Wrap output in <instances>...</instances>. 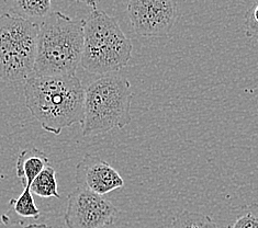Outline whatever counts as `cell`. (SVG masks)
Here are the masks:
<instances>
[{
	"label": "cell",
	"instance_id": "17",
	"mask_svg": "<svg viewBox=\"0 0 258 228\" xmlns=\"http://www.w3.org/2000/svg\"><path fill=\"white\" fill-rule=\"evenodd\" d=\"M24 228H53V227L45 225V224H30Z\"/></svg>",
	"mask_w": 258,
	"mask_h": 228
},
{
	"label": "cell",
	"instance_id": "5",
	"mask_svg": "<svg viewBox=\"0 0 258 228\" xmlns=\"http://www.w3.org/2000/svg\"><path fill=\"white\" fill-rule=\"evenodd\" d=\"M40 24L11 14L0 15V80L26 82L33 75Z\"/></svg>",
	"mask_w": 258,
	"mask_h": 228
},
{
	"label": "cell",
	"instance_id": "11",
	"mask_svg": "<svg viewBox=\"0 0 258 228\" xmlns=\"http://www.w3.org/2000/svg\"><path fill=\"white\" fill-rule=\"evenodd\" d=\"M30 190L35 195L41 198H56L59 199L60 195L57 191V181H56V171L51 166L43 170L41 174L36 177Z\"/></svg>",
	"mask_w": 258,
	"mask_h": 228
},
{
	"label": "cell",
	"instance_id": "2",
	"mask_svg": "<svg viewBox=\"0 0 258 228\" xmlns=\"http://www.w3.org/2000/svg\"><path fill=\"white\" fill-rule=\"evenodd\" d=\"M84 51V20L52 11L40 24L32 76H72Z\"/></svg>",
	"mask_w": 258,
	"mask_h": 228
},
{
	"label": "cell",
	"instance_id": "15",
	"mask_svg": "<svg viewBox=\"0 0 258 228\" xmlns=\"http://www.w3.org/2000/svg\"><path fill=\"white\" fill-rule=\"evenodd\" d=\"M244 29L247 36L258 42V0L245 12Z\"/></svg>",
	"mask_w": 258,
	"mask_h": 228
},
{
	"label": "cell",
	"instance_id": "14",
	"mask_svg": "<svg viewBox=\"0 0 258 228\" xmlns=\"http://www.w3.org/2000/svg\"><path fill=\"white\" fill-rule=\"evenodd\" d=\"M227 228H258V204H251L245 206L242 213Z\"/></svg>",
	"mask_w": 258,
	"mask_h": 228
},
{
	"label": "cell",
	"instance_id": "6",
	"mask_svg": "<svg viewBox=\"0 0 258 228\" xmlns=\"http://www.w3.org/2000/svg\"><path fill=\"white\" fill-rule=\"evenodd\" d=\"M118 217V208L102 195L77 187L67 198V228H104Z\"/></svg>",
	"mask_w": 258,
	"mask_h": 228
},
{
	"label": "cell",
	"instance_id": "12",
	"mask_svg": "<svg viewBox=\"0 0 258 228\" xmlns=\"http://www.w3.org/2000/svg\"><path fill=\"white\" fill-rule=\"evenodd\" d=\"M168 228H218V225L208 215L185 211L173 218Z\"/></svg>",
	"mask_w": 258,
	"mask_h": 228
},
{
	"label": "cell",
	"instance_id": "7",
	"mask_svg": "<svg viewBox=\"0 0 258 228\" xmlns=\"http://www.w3.org/2000/svg\"><path fill=\"white\" fill-rule=\"evenodd\" d=\"M127 15L138 35L166 38L178 19L177 0H128Z\"/></svg>",
	"mask_w": 258,
	"mask_h": 228
},
{
	"label": "cell",
	"instance_id": "10",
	"mask_svg": "<svg viewBox=\"0 0 258 228\" xmlns=\"http://www.w3.org/2000/svg\"><path fill=\"white\" fill-rule=\"evenodd\" d=\"M10 14L31 20L45 18L51 14L52 0H5Z\"/></svg>",
	"mask_w": 258,
	"mask_h": 228
},
{
	"label": "cell",
	"instance_id": "3",
	"mask_svg": "<svg viewBox=\"0 0 258 228\" xmlns=\"http://www.w3.org/2000/svg\"><path fill=\"white\" fill-rule=\"evenodd\" d=\"M132 87L118 72L103 75L85 89L83 136L122 129L132 120Z\"/></svg>",
	"mask_w": 258,
	"mask_h": 228
},
{
	"label": "cell",
	"instance_id": "13",
	"mask_svg": "<svg viewBox=\"0 0 258 228\" xmlns=\"http://www.w3.org/2000/svg\"><path fill=\"white\" fill-rule=\"evenodd\" d=\"M10 205L14 207L15 212L21 217L38 219L41 215L39 207L36 206L33 193L30 188L23 189L22 194L18 199H11Z\"/></svg>",
	"mask_w": 258,
	"mask_h": 228
},
{
	"label": "cell",
	"instance_id": "8",
	"mask_svg": "<svg viewBox=\"0 0 258 228\" xmlns=\"http://www.w3.org/2000/svg\"><path fill=\"white\" fill-rule=\"evenodd\" d=\"M77 187L99 195L108 194L124 186L123 178L111 165L95 155H86L75 171Z\"/></svg>",
	"mask_w": 258,
	"mask_h": 228
},
{
	"label": "cell",
	"instance_id": "1",
	"mask_svg": "<svg viewBox=\"0 0 258 228\" xmlns=\"http://www.w3.org/2000/svg\"><path fill=\"white\" fill-rule=\"evenodd\" d=\"M24 99L44 131L59 135L66 127L83 123L85 89L72 76H31L24 83Z\"/></svg>",
	"mask_w": 258,
	"mask_h": 228
},
{
	"label": "cell",
	"instance_id": "4",
	"mask_svg": "<svg viewBox=\"0 0 258 228\" xmlns=\"http://www.w3.org/2000/svg\"><path fill=\"white\" fill-rule=\"evenodd\" d=\"M133 45L113 17L97 7L84 20V51L81 65L90 73L109 75L124 68Z\"/></svg>",
	"mask_w": 258,
	"mask_h": 228
},
{
	"label": "cell",
	"instance_id": "9",
	"mask_svg": "<svg viewBox=\"0 0 258 228\" xmlns=\"http://www.w3.org/2000/svg\"><path fill=\"white\" fill-rule=\"evenodd\" d=\"M50 166L46 154L38 148L23 149L17 159L16 174L23 189L30 188L34 179Z\"/></svg>",
	"mask_w": 258,
	"mask_h": 228
},
{
	"label": "cell",
	"instance_id": "16",
	"mask_svg": "<svg viewBox=\"0 0 258 228\" xmlns=\"http://www.w3.org/2000/svg\"><path fill=\"white\" fill-rule=\"evenodd\" d=\"M74 2L82 3V4L89 6L90 8H95V7H97V4L99 3V0H74Z\"/></svg>",
	"mask_w": 258,
	"mask_h": 228
}]
</instances>
